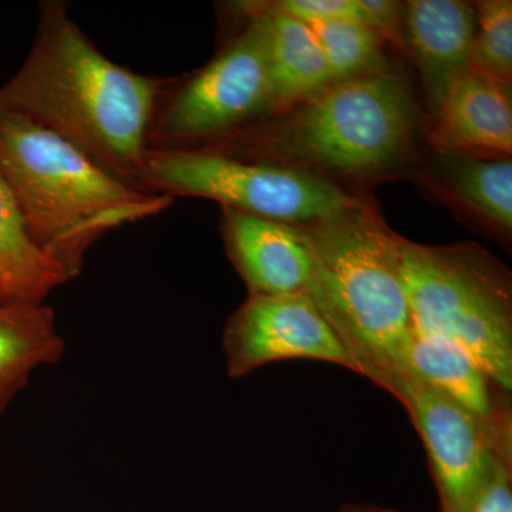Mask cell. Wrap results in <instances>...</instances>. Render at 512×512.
<instances>
[{
	"mask_svg": "<svg viewBox=\"0 0 512 512\" xmlns=\"http://www.w3.org/2000/svg\"><path fill=\"white\" fill-rule=\"evenodd\" d=\"M403 33L437 106L448 86L471 66L476 9L457 0H410L404 3Z\"/></svg>",
	"mask_w": 512,
	"mask_h": 512,
	"instance_id": "7c38bea8",
	"label": "cell"
},
{
	"mask_svg": "<svg viewBox=\"0 0 512 512\" xmlns=\"http://www.w3.org/2000/svg\"><path fill=\"white\" fill-rule=\"evenodd\" d=\"M63 352L52 308L43 302L0 303V413L37 367L52 365Z\"/></svg>",
	"mask_w": 512,
	"mask_h": 512,
	"instance_id": "9a60e30c",
	"label": "cell"
},
{
	"mask_svg": "<svg viewBox=\"0 0 512 512\" xmlns=\"http://www.w3.org/2000/svg\"><path fill=\"white\" fill-rule=\"evenodd\" d=\"M477 33L471 66L505 84L512 77V2L478 3Z\"/></svg>",
	"mask_w": 512,
	"mask_h": 512,
	"instance_id": "d6986e66",
	"label": "cell"
},
{
	"mask_svg": "<svg viewBox=\"0 0 512 512\" xmlns=\"http://www.w3.org/2000/svg\"><path fill=\"white\" fill-rule=\"evenodd\" d=\"M419 433L441 512H467L497 454H512V433H497L416 376L397 397Z\"/></svg>",
	"mask_w": 512,
	"mask_h": 512,
	"instance_id": "ba28073f",
	"label": "cell"
},
{
	"mask_svg": "<svg viewBox=\"0 0 512 512\" xmlns=\"http://www.w3.org/2000/svg\"><path fill=\"white\" fill-rule=\"evenodd\" d=\"M224 355L234 379L271 363L303 359L357 373L342 340L306 293L249 295L225 328Z\"/></svg>",
	"mask_w": 512,
	"mask_h": 512,
	"instance_id": "9c48e42d",
	"label": "cell"
},
{
	"mask_svg": "<svg viewBox=\"0 0 512 512\" xmlns=\"http://www.w3.org/2000/svg\"><path fill=\"white\" fill-rule=\"evenodd\" d=\"M413 332L457 343L501 390H512L511 279L474 247H426L397 237Z\"/></svg>",
	"mask_w": 512,
	"mask_h": 512,
	"instance_id": "5b68a950",
	"label": "cell"
},
{
	"mask_svg": "<svg viewBox=\"0 0 512 512\" xmlns=\"http://www.w3.org/2000/svg\"><path fill=\"white\" fill-rule=\"evenodd\" d=\"M225 239L232 264L251 295L306 293L312 259L296 225L225 208Z\"/></svg>",
	"mask_w": 512,
	"mask_h": 512,
	"instance_id": "8fae6325",
	"label": "cell"
},
{
	"mask_svg": "<svg viewBox=\"0 0 512 512\" xmlns=\"http://www.w3.org/2000/svg\"><path fill=\"white\" fill-rule=\"evenodd\" d=\"M140 185L171 198H208L224 208L289 225L311 224L357 201L311 170L248 163L220 151L190 148H148Z\"/></svg>",
	"mask_w": 512,
	"mask_h": 512,
	"instance_id": "8992f818",
	"label": "cell"
},
{
	"mask_svg": "<svg viewBox=\"0 0 512 512\" xmlns=\"http://www.w3.org/2000/svg\"><path fill=\"white\" fill-rule=\"evenodd\" d=\"M409 366L413 376L446 394L488 429L512 433L511 394L457 343L412 330Z\"/></svg>",
	"mask_w": 512,
	"mask_h": 512,
	"instance_id": "4fadbf2b",
	"label": "cell"
},
{
	"mask_svg": "<svg viewBox=\"0 0 512 512\" xmlns=\"http://www.w3.org/2000/svg\"><path fill=\"white\" fill-rule=\"evenodd\" d=\"M370 512H396V511H392V510H380V508L372 507V511H370Z\"/></svg>",
	"mask_w": 512,
	"mask_h": 512,
	"instance_id": "cb8c5ba5",
	"label": "cell"
},
{
	"mask_svg": "<svg viewBox=\"0 0 512 512\" xmlns=\"http://www.w3.org/2000/svg\"><path fill=\"white\" fill-rule=\"evenodd\" d=\"M268 19L272 109L301 104L332 84L328 63L311 26L271 3L258 6Z\"/></svg>",
	"mask_w": 512,
	"mask_h": 512,
	"instance_id": "5bb4252c",
	"label": "cell"
},
{
	"mask_svg": "<svg viewBox=\"0 0 512 512\" xmlns=\"http://www.w3.org/2000/svg\"><path fill=\"white\" fill-rule=\"evenodd\" d=\"M251 20L154 120L148 148H178L187 141L217 136L272 109L268 19L251 6Z\"/></svg>",
	"mask_w": 512,
	"mask_h": 512,
	"instance_id": "52a82bcc",
	"label": "cell"
},
{
	"mask_svg": "<svg viewBox=\"0 0 512 512\" xmlns=\"http://www.w3.org/2000/svg\"><path fill=\"white\" fill-rule=\"evenodd\" d=\"M70 281L62 266L36 247L0 170V303L45 302Z\"/></svg>",
	"mask_w": 512,
	"mask_h": 512,
	"instance_id": "2e32d148",
	"label": "cell"
},
{
	"mask_svg": "<svg viewBox=\"0 0 512 512\" xmlns=\"http://www.w3.org/2000/svg\"><path fill=\"white\" fill-rule=\"evenodd\" d=\"M164 90L165 80L107 59L66 6L49 3L28 59L0 87V110L52 131L107 173L143 190L141 168Z\"/></svg>",
	"mask_w": 512,
	"mask_h": 512,
	"instance_id": "6da1fadb",
	"label": "cell"
},
{
	"mask_svg": "<svg viewBox=\"0 0 512 512\" xmlns=\"http://www.w3.org/2000/svg\"><path fill=\"white\" fill-rule=\"evenodd\" d=\"M0 170L30 239L73 279L87 251L121 225L160 214L173 198L131 187L36 123L0 110Z\"/></svg>",
	"mask_w": 512,
	"mask_h": 512,
	"instance_id": "3957f363",
	"label": "cell"
},
{
	"mask_svg": "<svg viewBox=\"0 0 512 512\" xmlns=\"http://www.w3.org/2000/svg\"><path fill=\"white\" fill-rule=\"evenodd\" d=\"M416 107L402 73L332 83L285 119L244 141L279 164L336 174H373L399 163L412 143Z\"/></svg>",
	"mask_w": 512,
	"mask_h": 512,
	"instance_id": "277c9868",
	"label": "cell"
},
{
	"mask_svg": "<svg viewBox=\"0 0 512 512\" xmlns=\"http://www.w3.org/2000/svg\"><path fill=\"white\" fill-rule=\"evenodd\" d=\"M272 8L306 25L332 20L362 23L372 28L362 0H282L271 3ZM373 29V28H372Z\"/></svg>",
	"mask_w": 512,
	"mask_h": 512,
	"instance_id": "ffe728a7",
	"label": "cell"
},
{
	"mask_svg": "<svg viewBox=\"0 0 512 512\" xmlns=\"http://www.w3.org/2000/svg\"><path fill=\"white\" fill-rule=\"evenodd\" d=\"M467 512H512V454H497L490 476Z\"/></svg>",
	"mask_w": 512,
	"mask_h": 512,
	"instance_id": "44dd1931",
	"label": "cell"
},
{
	"mask_svg": "<svg viewBox=\"0 0 512 512\" xmlns=\"http://www.w3.org/2000/svg\"><path fill=\"white\" fill-rule=\"evenodd\" d=\"M309 26L325 55L333 83L384 69L383 36L375 29L345 20Z\"/></svg>",
	"mask_w": 512,
	"mask_h": 512,
	"instance_id": "ac0fdd59",
	"label": "cell"
},
{
	"mask_svg": "<svg viewBox=\"0 0 512 512\" xmlns=\"http://www.w3.org/2000/svg\"><path fill=\"white\" fill-rule=\"evenodd\" d=\"M450 187L504 231L512 228V163L507 158L440 153Z\"/></svg>",
	"mask_w": 512,
	"mask_h": 512,
	"instance_id": "e0dca14e",
	"label": "cell"
},
{
	"mask_svg": "<svg viewBox=\"0 0 512 512\" xmlns=\"http://www.w3.org/2000/svg\"><path fill=\"white\" fill-rule=\"evenodd\" d=\"M372 507H365V505H346L339 512H370Z\"/></svg>",
	"mask_w": 512,
	"mask_h": 512,
	"instance_id": "603a6c76",
	"label": "cell"
},
{
	"mask_svg": "<svg viewBox=\"0 0 512 512\" xmlns=\"http://www.w3.org/2000/svg\"><path fill=\"white\" fill-rule=\"evenodd\" d=\"M312 259L306 295L318 306L357 367L397 400L413 379L412 316L397 237L362 202L296 225Z\"/></svg>",
	"mask_w": 512,
	"mask_h": 512,
	"instance_id": "7a4b0ae2",
	"label": "cell"
},
{
	"mask_svg": "<svg viewBox=\"0 0 512 512\" xmlns=\"http://www.w3.org/2000/svg\"><path fill=\"white\" fill-rule=\"evenodd\" d=\"M437 109L430 140L440 153H512L510 84L468 67L448 86Z\"/></svg>",
	"mask_w": 512,
	"mask_h": 512,
	"instance_id": "30bf717a",
	"label": "cell"
},
{
	"mask_svg": "<svg viewBox=\"0 0 512 512\" xmlns=\"http://www.w3.org/2000/svg\"><path fill=\"white\" fill-rule=\"evenodd\" d=\"M362 5L376 32L399 39L403 32V3L392 0H362Z\"/></svg>",
	"mask_w": 512,
	"mask_h": 512,
	"instance_id": "7402d4cb",
	"label": "cell"
}]
</instances>
